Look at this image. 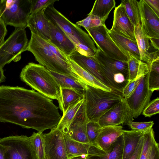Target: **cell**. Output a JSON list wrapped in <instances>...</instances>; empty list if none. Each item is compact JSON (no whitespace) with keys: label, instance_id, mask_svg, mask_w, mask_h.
<instances>
[{"label":"cell","instance_id":"cell-1","mask_svg":"<svg viewBox=\"0 0 159 159\" xmlns=\"http://www.w3.org/2000/svg\"><path fill=\"white\" fill-rule=\"evenodd\" d=\"M58 107L50 98L33 90L0 86V122L43 133L57 127L60 119Z\"/></svg>","mask_w":159,"mask_h":159},{"label":"cell","instance_id":"cell-2","mask_svg":"<svg viewBox=\"0 0 159 159\" xmlns=\"http://www.w3.org/2000/svg\"><path fill=\"white\" fill-rule=\"evenodd\" d=\"M53 4L44 9V13L48 19L63 32L75 44L77 51L85 56H95L97 48L88 34L56 9Z\"/></svg>","mask_w":159,"mask_h":159},{"label":"cell","instance_id":"cell-3","mask_svg":"<svg viewBox=\"0 0 159 159\" xmlns=\"http://www.w3.org/2000/svg\"><path fill=\"white\" fill-rule=\"evenodd\" d=\"M31 33L26 51L31 52L39 64L50 71L73 77L84 83L74 72L69 62L62 60L54 54L47 41Z\"/></svg>","mask_w":159,"mask_h":159},{"label":"cell","instance_id":"cell-4","mask_svg":"<svg viewBox=\"0 0 159 159\" xmlns=\"http://www.w3.org/2000/svg\"><path fill=\"white\" fill-rule=\"evenodd\" d=\"M20 78L38 92L51 99L57 100L60 86L49 71L44 66L29 63L22 69Z\"/></svg>","mask_w":159,"mask_h":159},{"label":"cell","instance_id":"cell-5","mask_svg":"<svg viewBox=\"0 0 159 159\" xmlns=\"http://www.w3.org/2000/svg\"><path fill=\"white\" fill-rule=\"evenodd\" d=\"M123 98L121 93L113 90L107 92L86 85L84 100L88 121L98 122L101 116Z\"/></svg>","mask_w":159,"mask_h":159},{"label":"cell","instance_id":"cell-6","mask_svg":"<svg viewBox=\"0 0 159 159\" xmlns=\"http://www.w3.org/2000/svg\"><path fill=\"white\" fill-rule=\"evenodd\" d=\"M30 10L31 0H0V18L6 25L25 29Z\"/></svg>","mask_w":159,"mask_h":159},{"label":"cell","instance_id":"cell-7","mask_svg":"<svg viewBox=\"0 0 159 159\" xmlns=\"http://www.w3.org/2000/svg\"><path fill=\"white\" fill-rule=\"evenodd\" d=\"M28 43L25 29L15 28L0 46V66L2 68L11 61L17 62L26 51Z\"/></svg>","mask_w":159,"mask_h":159},{"label":"cell","instance_id":"cell-8","mask_svg":"<svg viewBox=\"0 0 159 159\" xmlns=\"http://www.w3.org/2000/svg\"><path fill=\"white\" fill-rule=\"evenodd\" d=\"M5 148V159H37L30 137L11 136L0 139Z\"/></svg>","mask_w":159,"mask_h":159},{"label":"cell","instance_id":"cell-9","mask_svg":"<svg viewBox=\"0 0 159 159\" xmlns=\"http://www.w3.org/2000/svg\"><path fill=\"white\" fill-rule=\"evenodd\" d=\"M85 30L96 44L97 48L105 55L114 59L127 62V57L111 38L105 25Z\"/></svg>","mask_w":159,"mask_h":159},{"label":"cell","instance_id":"cell-10","mask_svg":"<svg viewBox=\"0 0 159 159\" xmlns=\"http://www.w3.org/2000/svg\"><path fill=\"white\" fill-rule=\"evenodd\" d=\"M148 73L141 77L136 89L130 96L126 99L131 109L133 118H137L143 112L149 103L153 92L149 89L148 79L150 69Z\"/></svg>","mask_w":159,"mask_h":159},{"label":"cell","instance_id":"cell-11","mask_svg":"<svg viewBox=\"0 0 159 159\" xmlns=\"http://www.w3.org/2000/svg\"><path fill=\"white\" fill-rule=\"evenodd\" d=\"M133 120L132 111L126 100L123 98L101 116L98 122L102 128L127 124Z\"/></svg>","mask_w":159,"mask_h":159},{"label":"cell","instance_id":"cell-12","mask_svg":"<svg viewBox=\"0 0 159 159\" xmlns=\"http://www.w3.org/2000/svg\"><path fill=\"white\" fill-rule=\"evenodd\" d=\"M46 159H68L64 134L57 127L43 133Z\"/></svg>","mask_w":159,"mask_h":159},{"label":"cell","instance_id":"cell-13","mask_svg":"<svg viewBox=\"0 0 159 159\" xmlns=\"http://www.w3.org/2000/svg\"><path fill=\"white\" fill-rule=\"evenodd\" d=\"M138 5L143 31L150 38L159 39V16L144 0L138 1Z\"/></svg>","mask_w":159,"mask_h":159},{"label":"cell","instance_id":"cell-14","mask_svg":"<svg viewBox=\"0 0 159 159\" xmlns=\"http://www.w3.org/2000/svg\"><path fill=\"white\" fill-rule=\"evenodd\" d=\"M135 27L127 16L124 6L120 3L114 11L113 23L110 30L125 37L136 41Z\"/></svg>","mask_w":159,"mask_h":159},{"label":"cell","instance_id":"cell-15","mask_svg":"<svg viewBox=\"0 0 159 159\" xmlns=\"http://www.w3.org/2000/svg\"><path fill=\"white\" fill-rule=\"evenodd\" d=\"M88 122L85 114L84 100L72 120L67 133L64 134L76 141L89 143L86 132V124Z\"/></svg>","mask_w":159,"mask_h":159},{"label":"cell","instance_id":"cell-16","mask_svg":"<svg viewBox=\"0 0 159 159\" xmlns=\"http://www.w3.org/2000/svg\"><path fill=\"white\" fill-rule=\"evenodd\" d=\"M68 58L104 84L110 87L108 83L102 74L100 65L95 56H87L75 51Z\"/></svg>","mask_w":159,"mask_h":159},{"label":"cell","instance_id":"cell-17","mask_svg":"<svg viewBox=\"0 0 159 159\" xmlns=\"http://www.w3.org/2000/svg\"><path fill=\"white\" fill-rule=\"evenodd\" d=\"M45 9L30 14L27 20V27L30 29L31 33L47 41H50L49 21L44 14Z\"/></svg>","mask_w":159,"mask_h":159},{"label":"cell","instance_id":"cell-18","mask_svg":"<svg viewBox=\"0 0 159 159\" xmlns=\"http://www.w3.org/2000/svg\"><path fill=\"white\" fill-rule=\"evenodd\" d=\"M134 33L139 53L140 60L146 63L148 66L153 61L159 59V51L148 52L150 38L143 31L141 24L135 26Z\"/></svg>","mask_w":159,"mask_h":159},{"label":"cell","instance_id":"cell-19","mask_svg":"<svg viewBox=\"0 0 159 159\" xmlns=\"http://www.w3.org/2000/svg\"><path fill=\"white\" fill-rule=\"evenodd\" d=\"M123 143L122 135L107 151H104L94 146L91 145L87 158V159H122Z\"/></svg>","mask_w":159,"mask_h":159},{"label":"cell","instance_id":"cell-20","mask_svg":"<svg viewBox=\"0 0 159 159\" xmlns=\"http://www.w3.org/2000/svg\"><path fill=\"white\" fill-rule=\"evenodd\" d=\"M49 24L51 39L49 41L68 57L76 51V46L63 31L50 21Z\"/></svg>","mask_w":159,"mask_h":159},{"label":"cell","instance_id":"cell-21","mask_svg":"<svg viewBox=\"0 0 159 159\" xmlns=\"http://www.w3.org/2000/svg\"><path fill=\"white\" fill-rule=\"evenodd\" d=\"M123 130L121 125L102 127L93 146L104 151H107L122 135Z\"/></svg>","mask_w":159,"mask_h":159},{"label":"cell","instance_id":"cell-22","mask_svg":"<svg viewBox=\"0 0 159 159\" xmlns=\"http://www.w3.org/2000/svg\"><path fill=\"white\" fill-rule=\"evenodd\" d=\"M99 64L102 74L110 87L112 90L121 93L128 82V77L121 72L110 69Z\"/></svg>","mask_w":159,"mask_h":159},{"label":"cell","instance_id":"cell-23","mask_svg":"<svg viewBox=\"0 0 159 159\" xmlns=\"http://www.w3.org/2000/svg\"><path fill=\"white\" fill-rule=\"evenodd\" d=\"M127 63L128 69V82L147 75L149 71L148 64L128 52Z\"/></svg>","mask_w":159,"mask_h":159},{"label":"cell","instance_id":"cell-24","mask_svg":"<svg viewBox=\"0 0 159 159\" xmlns=\"http://www.w3.org/2000/svg\"><path fill=\"white\" fill-rule=\"evenodd\" d=\"M144 132L123 130V148L122 159H129L134 152Z\"/></svg>","mask_w":159,"mask_h":159},{"label":"cell","instance_id":"cell-25","mask_svg":"<svg viewBox=\"0 0 159 159\" xmlns=\"http://www.w3.org/2000/svg\"><path fill=\"white\" fill-rule=\"evenodd\" d=\"M108 33L116 46L126 57L129 52L139 59V53L136 41L125 37L110 30H108Z\"/></svg>","mask_w":159,"mask_h":159},{"label":"cell","instance_id":"cell-26","mask_svg":"<svg viewBox=\"0 0 159 159\" xmlns=\"http://www.w3.org/2000/svg\"><path fill=\"white\" fill-rule=\"evenodd\" d=\"M82 95L75 90L68 88H60L57 100L59 107L63 114L68 108L84 98Z\"/></svg>","mask_w":159,"mask_h":159},{"label":"cell","instance_id":"cell-27","mask_svg":"<svg viewBox=\"0 0 159 159\" xmlns=\"http://www.w3.org/2000/svg\"><path fill=\"white\" fill-rule=\"evenodd\" d=\"M49 71L57 82L60 88L73 89L84 95L87 85L85 84L73 77Z\"/></svg>","mask_w":159,"mask_h":159},{"label":"cell","instance_id":"cell-28","mask_svg":"<svg viewBox=\"0 0 159 159\" xmlns=\"http://www.w3.org/2000/svg\"><path fill=\"white\" fill-rule=\"evenodd\" d=\"M68 58L69 62L74 72L86 85L106 91L111 92L112 91V89L111 88L104 84L73 61Z\"/></svg>","mask_w":159,"mask_h":159},{"label":"cell","instance_id":"cell-29","mask_svg":"<svg viewBox=\"0 0 159 159\" xmlns=\"http://www.w3.org/2000/svg\"><path fill=\"white\" fill-rule=\"evenodd\" d=\"M66 153L68 159L87 155L91 145L89 143H84L72 139L64 134Z\"/></svg>","mask_w":159,"mask_h":159},{"label":"cell","instance_id":"cell-30","mask_svg":"<svg viewBox=\"0 0 159 159\" xmlns=\"http://www.w3.org/2000/svg\"><path fill=\"white\" fill-rule=\"evenodd\" d=\"M95 56L100 64L110 69L121 72L128 77L127 62L119 61L108 57L98 49Z\"/></svg>","mask_w":159,"mask_h":159},{"label":"cell","instance_id":"cell-31","mask_svg":"<svg viewBox=\"0 0 159 159\" xmlns=\"http://www.w3.org/2000/svg\"><path fill=\"white\" fill-rule=\"evenodd\" d=\"M84 101V97L82 100L69 107L63 114L57 128L61 130L63 134H66L67 133L72 120Z\"/></svg>","mask_w":159,"mask_h":159},{"label":"cell","instance_id":"cell-32","mask_svg":"<svg viewBox=\"0 0 159 159\" xmlns=\"http://www.w3.org/2000/svg\"><path fill=\"white\" fill-rule=\"evenodd\" d=\"M116 4L114 0H96L91 11L88 14L106 20L111 11L115 7Z\"/></svg>","mask_w":159,"mask_h":159},{"label":"cell","instance_id":"cell-33","mask_svg":"<svg viewBox=\"0 0 159 159\" xmlns=\"http://www.w3.org/2000/svg\"><path fill=\"white\" fill-rule=\"evenodd\" d=\"M136 0H122L126 13L133 24L135 26L140 24V18L138 5Z\"/></svg>","mask_w":159,"mask_h":159},{"label":"cell","instance_id":"cell-34","mask_svg":"<svg viewBox=\"0 0 159 159\" xmlns=\"http://www.w3.org/2000/svg\"><path fill=\"white\" fill-rule=\"evenodd\" d=\"M30 138L37 159H46L43 133L34 132Z\"/></svg>","mask_w":159,"mask_h":159},{"label":"cell","instance_id":"cell-35","mask_svg":"<svg viewBox=\"0 0 159 159\" xmlns=\"http://www.w3.org/2000/svg\"><path fill=\"white\" fill-rule=\"evenodd\" d=\"M143 141L141 154L139 159H147L148 153L155 140L153 129L144 132Z\"/></svg>","mask_w":159,"mask_h":159},{"label":"cell","instance_id":"cell-36","mask_svg":"<svg viewBox=\"0 0 159 159\" xmlns=\"http://www.w3.org/2000/svg\"><path fill=\"white\" fill-rule=\"evenodd\" d=\"M88 16L76 22V24L83 27L85 29L105 25V19L92 15L88 14Z\"/></svg>","mask_w":159,"mask_h":159},{"label":"cell","instance_id":"cell-37","mask_svg":"<svg viewBox=\"0 0 159 159\" xmlns=\"http://www.w3.org/2000/svg\"><path fill=\"white\" fill-rule=\"evenodd\" d=\"M102 127L98 122L89 121L86 124V132L89 143L93 145Z\"/></svg>","mask_w":159,"mask_h":159},{"label":"cell","instance_id":"cell-38","mask_svg":"<svg viewBox=\"0 0 159 159\" xmlns=\"http://www.w3.org/2000/svg\"><path fill=\"white\" fill-rule=\"evenodd\" d=\"M58 1V0H31L30 13L39 11Z\"/></svg>","mask_w":159,"mask_h":159},{"label":"cell","instance_id":"cell-39","mask_svg":"<svg viewBox=\"0 0 159 159\" xmlns=\"http://www.w3.org/2000/svg\"><path fill=\"white\" fill-rule=\"evenodd\" d=\"M131 130L135 131H147L152 128L154 124L153 121L135 122L130 121L127 124Z\"/></svg>","mask_w":159,"mask_h":159},{"label":"cell","instance_id":"cell-40","mask_svg":"<svg viewBox=\"0 0 159 159\" xmlns=\"http://www.w3.org/2000/svg\"><path fill=\"white\" fill-rule=\"evenodd\" d=\"M159 112V98L158 97L149 102L143 111V114L145 117H150Z\"/></svg>","mask_w":159,"mask_h":159},{"label":"cell","instance_id":"cell-41","mask_svg":"<svg viewBox=\"0 0 159 159\" xmlns=\"http://www.w3.org/2000/svg\"><path fill=\"white\" fill-rule=\"evenodd\" d=\"M140 78L128 82L125 86L121 93L125 99L129 98L134 92L139 83Z\"/></svg>","mask_w":159,"mask_h":159},{"label":"cell","instance_id":"cell-42","mask_svg":"<svg viewBox=\"0 0 159 159\" xmlns=\"http://www.w3.org/2000/svg\"><path fill=\"white\" fill-rule=\"evenodd\" d=\"M149 90L153 92L159 89V74L150 70L148 81Z\"/></svg>","mask_w":159,"mask_h":159},{"label":"cell","instance_id":"cell-43","mask_svg":"<svg viewBox=\"0 0 159 159\" xmlns=\"http://www.w3.org/2000/svg\"><path fill=\"white\" fill-rule=\"evenodd\" d=\"M159 144L154 141L148 153L147 159H159Z\"/></svg>","mask_w":159,"mask_h":159},{"label":"cell","instance_id":"cell-44","mask_svg":"<svg viewBox=\"0 0 159 159\" xmlns=\"http://www.w3.org/2000/svg\"><path fill=\"white\" fill-rule=\"evenodd\" d=\"M48 45L54 54L62 60L69 62V60L67 57L64 55L56 47L52 44L49 41H47Z\"/></svg>","mask_w":159,"mask_h":159},{"label":"cell","instance_id":"cell-45","mask_svg":"<svg viewBox=\"0 0 159 159\" xmlns=\"http://www.w3.org/2000/svg\"><path fill=\"white\" fill-rule=\"evenodd\" d=\"M143 134L134 152L129 159H140L143 143Z\"/></svg>","mask_w":159,"mask_h":159},{"label":"cell","instance_id":"cell-46","mask_svg":"<svg viewBox=\"0 0 159 159\" xmlns=\"http://www.w3.org/2000/svg\"><path fill=\"white\" fill-rule=\"evenodd\" d=\"M7 32L6 25L0 18V46L4 42V38Z\"/></svg>","mask_w":159,"mask_h":159},{"label":"cell","instance_id":"cell-47","mask_svg":"<svg viewBox=\"0 0 159 159\" xmlns=\"http://www.w3.org/2000/svg\"><path fill=\"white\" fill-rule=\"evenodd\" d=\"M144 0L156 14L159 16V0Z\"/></svg>","mask_w":159,"mask_h":159},{"label":"cell","instance_id":"cell-48","mask_svg":"<svg viewBox=\"0 0 159 159\" xmlns=\"http://www.w3.org/2000/svg\"><path fill=\"white\" fill-rule=\"evenodd\" d=\"M148 66L150 71L159 74V59L153 61Z\"/></svg>","mask_w":159,"mask_h":159},{"label":"cell","instance_id":"cell-49","mask_svg":"<svg viewBox=\"0 0 159 159\" xmlns=\"http://www.w3.org/2000/svg\"><path fill=\"white\" fill-rule=\"evenodd\" d=\"M151 45L152 47L157 51L159 50V39L150 38Z\"/></svg>","mask_w":159,"mask_h":159},{"label":"cell","instance_id":"cell-50","mask_svg":"<svg viewBox=\"0 0 159 159\" xmlns=\"http://www.w3.org/2000/svg\"><path fill=\"white\" fill-rule=\"evenodd\" d=\"M5 152L4 146L0 143V159H5Z\"/></svg>","mask_w":159,"mask_h":159},{"label":"cell","instance_id":"cell-51","mask_svg":"<svg viewBox=\"0 0 159 159\" xmlns=\"http://www.w3.org/2000/svg\"><path fill=\"white\" fill-rule=\"evenodd\" d=\"M3 68L0 66V83L5 81L6 77L4 75Z\"/></svg>","mask_w":159,"mask_h":159},{"label":"cell","instance_id":"cell-52","mask_svg":"<svg viewBox=\"0 0 159 159\" xmlns=\"http://www.w3.org/2000/svg\"><path fill=\"white\" fill-rule=\"evenodd\" d=\"M71 159H75V158H71Z\"/></svg>","mask_w":159,"mask_h":159}]
</instances>
